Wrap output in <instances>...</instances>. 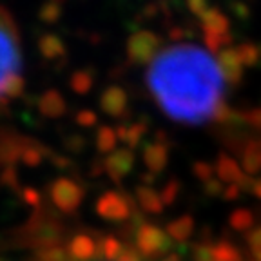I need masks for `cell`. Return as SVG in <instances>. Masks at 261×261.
<instances>
[{
	"label": "cell",
	"instance_id": "ffe728a7",
	"mask_svg": "<svg viewBox=\"0 0 261 261\" xmlns=\"http://www.w3.org/2000/svg\"><path fill=\"white\" fill-rule=\"evenodd\" d=\"M45 154H47V149L42 147L40 143H25L24 151H22V156H20V162L28 167H38L42 162L45 160Z\"/></svg>",
	"mask_w": 261,
	"mask_h": 261
},
{
	"label": "cell",
	"instance_id": "4fadbf2b",
	"mask_svg": "<svg viewBox=\"0 0 261 261\" xmlns=\"http://www.w3.org/2000/svg\"><path fill=\"white\" fill-rule=\"evenodd\" d=\"M136 203L140 205V208L149 214H162L163 212V201L160 192H156L151 185H140L135 192Z\"/></svg>",
	"mask_w": 261,
	"mask_h": 261
},
{
	"label": "cell",
	"instance_id": "9a60e30c",
	"mask_svg": "<svg viewBox=\"0 0 261 261\" xmlns=\"http://www.w3.org/2000/svg\"><path fill=\"white\" fill-rule=\"evenodd\" d=\"M211 261H245V257L232 241L221 238L211 243Z\"/></svg>",
	"mask_w": 261,
	"mask_h": 261
},
{
	"label": "cell",
	"instance_id": "30bf717a",
	"mask_svg": "<svg viewBox=\"0 0 261 261\" xmlns=\"http://www.w3.org/2000/svg\"><path fill=\"white\" fill-rule=\"evenodd\" d=\"M67 254L73 261H96L102 259L100 254V243L94 241L89 234H76L67 243Z\"/></svg>",
	"mask_w": 261,
	"mask_h": 261
},
{
	"label": "cell",
	"instance_id": "8fae6325",
	"mask_svg": "<svg viewBox=\"0 0 261 261\" xmlns=\"http://www.w3.org/2000/svg\"><path fill=\"white\" fill-rule=\"evenodd\" d=\"M100 109L111 118H122L129 109V96L118 86H109L100 94Z\"/></svg>",
	"mask_w": 261,
	"mask_h": 261
},
{
	"label": "cell",
	"instance_id": "4316f807",
	"mask_svg": "<svg viewBox=\"0 0 261 261\" xmlns=\"http://www.w3.org/2000/svg\"><path fill=\"white\" fill-rule=\"evenodd\" d=\"M247 245H249L254 261H261V227L254 228L247 234Z\"/></svg>",
	"mask_w": 261,
	"mask_h": 261
},
{
	"label": "cell",
	"instance_id": "ac0fdd59",
	"mask_svg": "<svg viewBox=\"0 0 261 261\" xmlns=\"http://www.w3.org/2000/svg\"><path fill=\"white\" fill-rule=\"evenodd\" d=\"M94 142H96V149H98V151L109 156L111 152L116 151V145H118L120 140H118V136H116V129L103 125V127H100V129H98Z\"/></svg>",
	"mask_w": 261,
	"mask_h": 261
},
{
	"label": "cell",
	"instance_id": "d4e9b609",
	"mask_svg": "<svg viewBox=\"0 0 261 261\" xmlns=\"http://www.w3.org/2000/svg\"><path fill=\"white\" fill-rule=\"evenodd\" d=\"M60 15H62V6L58 4L57 0H47L40 8V11H38L40 20L47 22V24H55L60 18Z\"/></svg>",
	"mask_w": 261,
	"mask_h": 261
},
{
	"label": "cell",
	"instance_id": "484cf974",
	"mask_svg": "<svg viewBox=\"0 0 261 261\" xmlns=\"http://www.w3.org/2000/svg\"><path fill=\"white\" fill-rule=\"evenodd\" d=\"M179 189H181V184H179L178 179H169L167 184L163 185L162 191H160V196H162V201L165 207L174 205L176 198L179 194Z\"/></svg>",
	"mask_w": 261,
	"mask_h": 261
},
{
	"label": "cell",
	"instance_id": "4dcf8cb0",
	"mask_svg": "<svg viewBox=\"0 0 261 261\" xmlns=\"http://www.w3.org/2000/svg\"><path fill=\"white\" fill-rule=\"evenodd\" d=\"M185 2H187L189 11H191L194 16H198V18H200L201 15H205V13L211 9V6H208V0H185Z\"/></svg>",
	"mask_w": 261,
	"mask_h": 261
},
{
	"label": "cell",
	"instance_id": "603a6c76",
	"mask_svg": "<svg viewBox=\"0 0 261 261\" xmlns=\"http://www.w3.org/2000/svg\"><path fill=\"white\" fill-rule=\"evenodd\" d=\"M71 89L76 94H87L94 86V78L89 71H76L73 73V76L69 78Z\"/></svg>",
	"mask_w": 261,
	"mask_h": 261
},
{
	"label": "cell",
	"instance_id": "e575fe53",
	"mask_svg": "<svg viewBox=\"0 0 261 261\" xmlns=\"http://www.w3.org/2000/svg\"><path fill=\"white\" fill-rule=\"evenodd\" d=\"M2 184L9 185V187H16V184H18V178H16V171L9 165L8 169L4 171V174H2Z\"/></svg>",
	"mask_w": 261,
	"mask_h": 261
},
{
	"label": "cell",
	"instance_id": "5bb4252c",
	"mask_svg": "<svg viewBox=\"0 0 261 261\" xmlns=\"http://www.w3.org/2000/svg\"><path fill=\"white\" fill-rule=\"evenodd\" d=\"M165 232L169 234V238L172 241L184 243V241H187L194 234V218L191 214H184V216L169 221L167 227H165Z\"/></svg>",
	"mask_w": 261,
	"mask_h": 261
},
{
	"label": "cell",
	"instance_id": "9c48e42d",
	"mask_svg": "<svg viewBox=\"0 0 261 261\" xmlns=\"http://www.w3.org/2000/svg\"><path fill=\"white\" fill-rule=\"evenodd\" d=\"M216 58H218V64H220L221 71H223L225 82L236 86L238 82L241 80L243 71H245V64H243V60H241L240 53H238V47L228 45V47L218 51Z\"/></svg>",
	"mask_w": 261,
	"mask_h": 261
},
{
	"label": "cell",
	"instance_id": "8d00e7d4",
	"mask_svg": "<svg viewBox=\"0 0 261 261\" xmlns=\"http://www.w3.org/2000/svg\"><path fill=\"white\" fill-rule=\"evenodd\" d=\"M250 192H252L256 198L261 200V178H254L252 179V185H250Z\"/></svg>",
	"mask_w": 261,
	"mask_h": 261
},
{
	"label": "cell",
	"instance_id": "d590c367",
	"mask_svg": "<svg viewBox=\"0 0 261 261\" xmlns=\"http://www.w3.org/2000/svg\"><path fill=\"white\" fill-rule=\"evenodd\" d=\"M65 145H67V149H69V151L80 152L82 149H84V145H86V140L82 138V136L73 135V138L67 140V142H65Z\"/></svg>",
	"mask_w": 261,
	"mask_h": 261
},
{
	"label": "cell",
	"instance_id": "f546056e",
	"mask_svg": "<svg viewBox=\"0 0 261 261\" xmlns=\"http://www.w3.org/2000/svg\"><path fill=\"white\" fill-rule=\"evenodd\" d=\"M225 187L221 185V181L218 178H212L211 181L203 184V192L208 198H218V196H223Z\"/></svg>",
	"mask_w": 261,
	"mask_h": 261
},
{
	"label": "cell",
	"instance_id": "74e56055",
	"mask_svg": "<svg viewBox=\"0 0 261 261\" xmlns=\"http://www.w3.org/2000/svg\"><path fill=\"white\" fill-rule=\"evenodd\" d=\"M160 261H184V257H181V254H178V252H169L167 256H163Z\"/></svg>",
	"mask_w": 261,
	"mask_h": 261
},
{
	"label": "cell",
	"instance_id": "3957f363",
	"mask_svg": "<svg viewBox=\"0 0 261 261\" xmlns=\"http://www.w3.org/2000/svg\"><path fill=\"white\" fill-rule=\"evenodd\" d=\"M136 249L145 259H160L172 249V240L165 230L152 223H142L136 230Z\"/></svg>",
	"mask_w": 261,
	"mask_h": 261
},
{
	"label": "cell",
	"instance_id": "52a82bcc",
	"mask_svg": "<svg viewBox=\"0 0 261 261\" xmlns=\"http://www.w3.org/2000/svg\"><path fill=\"white\" fill-rule=\"evenodd\" d=\"M142 158L151 174H160L169 163V143L165 142L162 135H158L154 142H149L143 145Z\"/></svg>",
	"mask_w": 261,
	"mask_h": 261
},
{
	"label": "cell",
	"instance_id": "8992f818",
	"mask_svg": "<svg viewBox=\"0 0 261 261\" xmlns=\"http://www.w3.org/2000/svg\"><path fill=\"white\" fill-rule=\"evenodd\" d=\"M160 51H162L160 37L156 33L149 31V29L136 31L127 42V55H129V60L135 62V64L149 65Z\"/></svg>",
	"mask_w": 261,
	"mask_h": 261
},
{
	"label": "cell",
	"instance_id": "f1b7e54d",
	"mask_svg": "<svg viewBox=\"0 0 261 261\" xmlns=\"http://www.w3.org/2000/svg\"><path fill=\"white\" fill-rule=\"evenodd\" d=\"M22 198H24V201L28 205H31L33 208H37V211H40V205H42V194L37 191V189L33 187H28L22 191Z\"/></svg>",
	"mask_w": 261,
	"mask_h": 261
},
{
	"label": "cell",
	"instance_id": "7402d4cb",
	"mask_svg": "<svg viewBox=\"0 0 261 261\" xmlns=\"http://www.w3.org/2000/svg\"><path fill=\"white\" fill-rule=\"evenodd\" d=\"M123 247H125V245L116 236H106L103 240H100V254H102V257L107 261H118Z\"/></svg>",
	"mask_w": 261,
	"mask_h": 261
},
{
	"label": "cell",
	"instance_id": "6da1fadb",
	"mask_svg": "<svg viewBox=\"0 0 261 261\" xmlns=\"http://www.w3.org/2000/svg\"><path fill=\"white\" fill-rule=\"evenodd\" d=\"M225 76L207 47L181 44L162 47L147 65V86L169 118L200 125L225 114Z\"/></svg>",
	"mask_w": 261,
	"mask_h": 261
},
{
	"label": "cell",
	"instance_id": "1f68e13d",
	"mask_svg": "<svg viewBox=\"0 0 261 261\" xmlns=\"http://www.w3.org/2000/svg\"><path fill=\"white\" fill-rule=\"evenodd\" d=\"M74 120H76V123L80 127H93V125H96L98 116L93 111H80V113H76Z\"/></svg>",
	"mask_w": 261,
	"mask_h": 261
},
{
	"label": "cell",
	"instance_id": "7c38bea8",
	"mask_svg": "<svg viewBox=\"0 0 261 261\" xmlns=\"http://www.w3.org/2000/svg\"><path fill=\"white\" fill-rule=\"evenodd\" d=\"M38 111L44 114L45 118H60L67 111V103H65V98L58 91L49 89L38 100Z\"/></svg>",
	"mask_w": 261,
	"mask_h": 261
},
{
	"label": "cell",
	"instance_id": "e0dca14e",
	"mask_svg": "<svg viewBox=\"0 0 261 261\" xmlns=\"http://www.w3.org/2000/svg\"><path fill=\"white\" fill-rule=\"evenodd\" d=\"M38 51L44 58L47 60H57L65 55V44L62 42V38H58L57 35H44L38 40Z\"/></svg>",
	"mask_w": 261,
	"mask_h": 261
},
{
	"label": "cell",
	"instance_id": "d6a6232c",
	"mask_svg": "<svg viewBox=\"0 0 261 261\" xmlns=\"http://www.w3.org/2000/svg\"><path fill=\"white\" fill-rule=\"evenodd\" d=\"M118 261H143V256L138 252L136 247H133V245H125L123 250H122V254H120Z\"/></svg>",
	"mask_w": 261,
	"mask_h": 261
},
{
	"label": "cell",
	"instance_id": "d6986e66",
	"mask_svg": "<svg viewBox=\"0 0 261 261\" xmlns=\"http://www.w3.org/2000/svg\"><path fill=\"white\" fill-rule=\"evenodd\" d=\"M228 225L232 227V230L236 232H250V228L254 225V214L249 208H236L230 212L228 216Z\"/></svg>",
	"mask_w": 261,
	"mask_h": 261
},
{
	"label": "cell",
	"instance_id": "ba28073f",
	"mask_svg": "<svg viewBox=\"0 0 261 261\" xmlns=\"http://www.w3.org/2000/svg\"><path fill=\"white\" fill-rule=\"evenodd\" d=\"M133 167H135V154L127 147L116 149L103 160V171L113 181H122L133 171Z\"/></svg>",
	"mask_w": 261,
	"mask_h": 261
},
{
	"label": "cell",
	"instance_id": "cb8c5ba5",
	"mask_svg": "<svg viewBox=\"0 0 261 261\" xmlns=\"http://www.w3.org/2000/svg\"><path fill=\"white\" fill-rule=\"evenodd\" d=\"M238 53H240L245 67H252V65L261 64V47L259 45L241 44V45H238Z\"/></svg>",
	"mask_w": 261,
	"mask_h": 261
},
{
	"label": "cell",
	"instance_id": "5b68a950",
	"mask_svg": "<svg viewBox=\"0 0 261 261\" xmlns=\"http://www.w3.org/2000/svg\"><path fill=\"white\" fill-rule=\"evenodd\" d=\"M135 212V200L129 194L107 191L96 200V214L107 221H129Z\"/></svg>",
	"mask_w": 261,
	"mask_h": 261
},
{
	"label": "cell",
	"instance_id": "2e32d148",
	"mask_svg": "<svg viewBox=\"0 0 261 261\" xmlns=\"http://www.w3.org/2000/svg\"><path fill=\"white\" fill-rule=\"evenodd\" d=\"M241 169L249 176L257 174L261 171V143L250 142L245 145L241 154Z\"/></svg>",
	"mask_w": 261,
	"mask_h": 261
},
{
	"label": "cell",
	"instance_id": "83f0119b",
	"mask_svg": "<svg viewBox=\"0 0 261 261\" xmlns=\"http://www.w3.org/2000/svg\"><path fill=\"white\" fill-rule=\"evenodd\" d=\"M214 172H216V169L207 162H196L192 165V174L200 179V181H203V184H207V181H211L214 178Z\"/></svg>",
	"mask_w": 261,
	"mask_h": 261
},
{
	"label": "cell",
	"instance_id": "44dd1931",
	"mask_svg": "<svg viewBox=\"0 0 261 261\" xmlns=\"http://www.w3.org/2000/svg\"><path fill=\"white\" fill-rule=\"evenodd\" d=\"M33 257H35V261H67L69 254H67V249H64L58 243V245H47V247H42V249L35 250Z\"/></svg>",
	"mask_w": 261,
	"mask_h": 261
},
{
	"label": "cell",
	"instance_id": "277c9868",
	"mask_svg": "<svg viewBox=\"0 0 261 261\" xmlns=\"http://www.w3.org/2000/svg\"><path fill=\"white\" fill-rule=\"evenodd\" d=\"M49 198L53 201V205L64 214H73L78 211L82 205L84 198H86V191L80 184H76L71 178H57L49 187Z\"/></svg>",
	"mask_w": 261,
	"mask_h": 261
},
{
	"label": "cell",
	"instance_id": "7a4b0ae2",
	"mask_svg": "<svg viewBox=\"0 0 261 261\" xmlns=\"http://www.w3.org/2000/svg\"><path fill=\"white\" fill-rule=\"evenodd\" d=\"M22 80V38L11 13L0 6V106L9 98L20 96Z\"/></svg>",
	"mask_w": 261,
	"mask_h": 261
},
{
	"label": "cell",
	"instance_id": "836d02e7",
	"mask_svg": "<svg viewBox=\"0 0 261 261\" xmlns=\"http://www.w3.org/2000/svg\"><path fill=\"white\" fill-rule=\"evenodd\" d=\"M241 191H243V189H241L240 185H227L221 198H223V200H227V201H234V200H238V198H240Z\"/></svg>",
	"mask_w": 261,
	"mask_h": 261
}]
</instances>
